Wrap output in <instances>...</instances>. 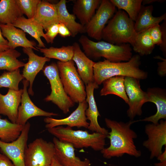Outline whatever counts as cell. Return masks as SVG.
<instances>
[{
	"mask_svg": "<svg viewBox=\"0 0 166 166\" xmlns=\"http://www.w3.org/2000/svg\"><path fill=\"white\" fill-rule=\"evenodd\" d=\"M140 58L139 55H132L128 61L114 62L105 59L95 63L93 67L94 80L98 85L110 77L123 76L139 80L148 77L147 72L140 69Z\"/></svg>",
	"mask_w": 166,
	"mask_h": 166,
	"instance_id": "2",
	"label": "cell"
},
{
	"mask_svg": "<svg viewBox=\"0 0 166 166\" xmlns=\"http://www.w3.org/2000/svg\"><path fill=\"white\" fill-rule=\"evenodd\" d=\"M17 4L23 14L28 19L33 18L40 0H16Z\"/></svg>",
	"mask_w": 166,
	"mask_h": 166,
	"instance_id": "35",
	"label": "cell"
},
{
	"mask_svg": "<svg viewBox=\"0 0 166 166\" xmlns=\"http://www.w3.org/2000/svg\"><path fill=\"white\" fill-rule=\"evenodd\" d=\"M1 52H2V51L0 50V53Z\"/></svg>",
	"mask_w": 166,
	"mask_h": 166,
	"instance_id": "47",
	"label": "cell"
},
{
	"mask_svg": "<svg viewBox=\"0 0 166 166\" xmlns=\"http://www.w3.org/2000/svg\"><path fill=\"white\" fill-rule=\"evenodd\" d=\"M24 126L14 123L0 116V140L10 142L16 140L20 135Z\"/></svg>",
	"mask_w": 166,
	"mask_h": 166,
	"instance_id": "31",
	"label": "cell"
},
{
	"mask_svg": "<svg viewBox=\"0 0 166 166\" xmlns=\"http://www.w3.org/2000/svg\"><path fill=\"white\" fill-rule=\"evenodd\" d=\"M162 33V44L160 46V49L162 51L163 55L166 56V20L163 21L160 25Z\"/></svg>",
	"mask_w": 166,
	"mask_h": 166,
	"instance_id": "38",
	"label": "cell"
},
{
	"mask_svg": "<svg viewBox=\"0 0 166 166\" xmlns=\"http://www.w3.org/2000/svg\"><path fill=\"white\" fill-rule=\"evenodd\" d=\"M48 132L59 140L71 144L74 148H90L95 151H101L105 148L107 136L87 131L75 130L67 126H59L48 128Z\"/></svg>",
	"mask_w": 166,
	"mask_h": 166,
	"instance_id": "4",
	"label": "cell"
},
{
	"mask_svg": "<svg viewBox=\"0 0 166 166\" xmlns=\"http://www.w3.org/2000/svg\"><path fill=\"white\" fill-rule=\"evenodd\" d=\"M30 124L27 122L21 132L15 140L5 142L0 140V149L2 153L12 162L14 166H25V155Z\"/></svg>",
	"mask_w": 166,
	"mask_h": 166,
	"instance_id": "9",
	"label": "cell"
},
{
	"mask_svg": "<svg viewBox=\"0 0 166 166\" xmlns=\"http://www.w3.org/2000/svg\"><path fill=\"white\" fill-rule=\"evenodd\" d=\"M119 10H125L129 18L136 21L142 6V0H110Z\"/></svg>",
	"mask_w": 166,
	"mask_h": 166,
	"instance_id": "33",
	"label": "cell"
},
{
	"mask_svg": "<svg viewBox=\"0 0 166 166\" xmlns=\"http://www.w3.org/2000/svg\"><path fill=\"white\" fill-rule=\"evenodd\" d=\"M155 46L150 35L148 29L137 33L132 45L134 51L138 53L140 56L150 54Z\"/></svg>",
	"mask_w": 166,
	"mask_h": 166,
	"instance_id": "32",
	"label": "cell"
},
{
	"mask_svg": "<svg viewBox=\"0 0 166 166\" xmlns=\"http://www.w3.org/2000/svg\"><path fill=\"white\" fill-rule=\"evenodd\" d=\"M144 130L148 139L143 145L150 152V159L157 157L163 152V146H166V121L161 120L156 124H147Z\"/></svg>",
	"mask_w": 166,
	"mask_h": 166,
	"instance_id": "12",
	"label": "cell"
},
{
	"mask_svg": "<svg viewBox=\"0 0 166 166\" xmlns=\"http://www.w3.org/2000/svg\"><path fill=\"white\" fill-rule=\"evenodd\" d=\"M153 10V7L152 5L147 6H141L134 23L135 30L136 33L147 30L152 26L159 24L162 21L166 20V13L160 16L155 17L152 15Z\"/></svg>",
	"mask_w": 166,
	"mask_h": 166,
	"instance_id": "24",
	"label": "cell"
},
{
	"mask_svg": "<svg viewBox=\"0 0 166 166\" xmlns=\"http://www.w3.org/2000/svg\"><path fill=\"white\" fill-rule=\"evenodd\" d=\"M23 92L22 95L21 105L18 110L16 123L24 126L30 118L36 116H45L51 117L57 116V113L45 111L37 107L32 101L27 90L29 82L25 79L22 81Z\"/></svg>",
	"mask_w": 166,
	"mask_h": 166,
	"instance_id": "13",
	"label": "cell"
},
{
	"mask_svg": "<svg viewBox=\"0 0 166 166\" xmlns=\"http://www.w3.org/2000/svg\"><path fill=\"white\" fill-rule=\"evenodd\" d=\"M57 64L64 90L72 101L79 103L86 100L85 87L74 61L72 60L66 62L58 61Z\"/></svg>",
	"mask_w": 166,
	"mask_h": 166,
	"instance_id": "6",
	"label": "cell"
},
{
	"mask_svg": "<svg viewBox=\"0 0 166 166\" xmlns=\"http://www.w3.org/2000/svg\"><path fill=\"white\" fill-rule=\"evenodd\" d=\"M66 2L65 0H61L55 4L59 23L63 24L68 28L73 37L79 34L86 33L85 26L77 22L75 15L69 12Z\"/></svg>",
	"mask_w": 166,
	"mask_h": 166,
	"instance_id": "23",
	"label": "cell"
},
{
	"mask_svg": "<svg viewBox=\"0 0 166 166\" xmlns=\"http://www.w3.org/2000/svg\"><path fill=\"white\" fill-rule=\"evenodd\" d=\"M78 41L84 53L89 58L96 59L103 57L111 62L128 61L132 56L129 44L116 45L105 41L94 42L82 35Z\"/></svg>",
	"mask_w": 166,
	"mask_h": 166,
	"instance_id": "3",
	"label": "cell"
},
{
	"mask_svg": "<svg viewBox=\"0 0 166 166\" xmlns=\"http://www.w3.org/2000/svg\"><path fill=\"white\" fill-rule=\"evenodd\" d=\"M105 121L111 131L107 137L109 139V146L101 151L104 158L121 157L125 154L137 158L141 156V152L137 149L134 142L137 134L131 128V125L137 121L130 120L125 123L106 118Z\"/></svg>",
	"mask_w": 166,
	"mask_h": 166,
	"instance_id": "1",
	"label": "cell"
},
{
	"mask_svg": "<svg viewBox=\"0 0 166 166\" xmlns=\"http://www.w3.org/2000/svg\"><path fill=\"white\" fill-rule=\"evenodd\" d=\"M58 34L64 38L71 36V34L69 30L61 23H58Z\"/></svg>",
	"mask_w": 166,
	"mask_h": 166,
	"instance_id": "40",
	"label": "cell"
},
{
	"mask_svg": "<svg viewBox=\"0 0 166 166\" xmlns=\"http://www.w3.org/2000/svg\"><path fill=\"white\" fill-rule=\"evenodd\" d=\"M148 29L150 37L155 45L160 46L162 44V33L159 24L154 25Z\"/></svg>",
	"mask_w": 166,
	"mask_h": 166,
	"instance_id": "36",
	"label": "cell"
},
{
	"mask_svg": "<svg viewBox=\"0 0 166 166\" xmlns=\"http://www.w3.org/2000/svg\"><path fill=\"white\" fill-rule=\"evenodd\" d=\"M37 49L43 53L44 57L50 59H57L62 62H66L72 60L74 54L72 45L62 46L60 48L51 47L49 48Z\"/></svg>",
	"mask_w": 166,
	"mask_h": 166,
	"instance_id": "30",
	"label": "cell"
},
{
	"mask_svg": "<svg viewBox=\"0 0 166 166\" xmlns=\"http://www.w3.org/2000/svg\"><path fill=\"white\" fill-rule=\"evenodd\" d=\"M154 58L162 60V61L157 63L158 67L157 71L159 76L161 77L165 76L166 74V59L163 58L159 56H156Z\"/></svg>",
	"mask_w": 166,
	"mask_h": 166,
	"instance_id": "39",
	"label": "cell"
},
{
	"mask_svg": "<svg viewBox=\"0 0 166 166\" xmlns=\"http://www.w3.org/2000/svg\"><path fill=\"white\" fill-rule=\"evenodd\" d=\"M50 166H63L58 161L55 156L53 158Z\"/></svg>",
	"mask_w": 166,
	"mask_h": 166,
	"instance_id": "45",
	"label": "cell"
},
{
	"mask_svg": "<svg viewBox=\"0 0 166 166\" xmlns=\"http://www.w3.org/2000/svg\"><path fill=\"white\" fill-rule=\"evenodd\" d=\"M55 156L53 142L37 138L27 147L25 155V166H50Z\"/></svg>",
	"mask_w": 166,
	"mask_h": 166,
	"instance_id": "8",
	"label": "cell"
},
{
	"mask_svg": "<svg viewBox=\"0 0 166 166\" xmlns=\"http://www.w3.org/2000/svg\"><path fill=\"white\" fill-rule=\"evenodd\" d=\"M165 1V0H142V4L143 5L150 4L155 2H162Z\"/></svg>",
	"mask_w": 166,
	"mask_h": 166,
	"instance_id": "44",
	"label": "cell"
},
{
	"mask_svg": "<svg viewBox=\"0 0 166 166\" xmlns=\"http://www.w3.org/2000/svg\"><path fill=\"white\" fill-rule=\"evenodd\" d=\"M157 159L160 162H162L166 161V146L163 152L159 155L157 157Z\"/></svg>",
	"mask_w": 166,
	"mask_h": 166,
	"instance_id": "43",
	"label": "cell"
},
{
	"mask_svg": "<svg viewBox=\"0 0 166 166\" xmlns=\"http://www.w3.org/2000/svg\"><path fill=\"white\" fill-rule=\"evenodd\" d=\"M155 166H166V161L154 164Z\"/></svg>",
	"mask_w": 166,
	"mask_h": 166,
	"instance_id": "46",
	"label": "cell"
},
{
	"mask_svg": "<svg viewBox=\"0 0 166 166\" xmlns=\"http://www.w3.org/2000/svg\"><path fill=\"white\" fill-rule=\"evenodd\" d=\"M146 102H151L156 105L157 111L152 115L138 121H148L156 124L161 120L166 119V91L165 89L159 87L148 88Z\"/></svg>",
	"mask_w": 166,
	"mask_h": 166,
	"instance_id": "18",
	"label": "cell"
},
{
	"mask_svg": "<svg viewBox=\"0 0 166 166\" xmlns=\"http://www.w3.org/2000/svg\"><path fill=\"white\" fill-rule=\"evenodd\" d=\"M72 45L74 54L72 60L76 64L77 73L86 85L94 81L93 67L95 62L91 60L82 52L78 43L75 42Z\"/></svg>",
	"mask_w": 166,
	"mask_h": 166,
	"instance_id": "19",
	"label": "cell"
},
{
	"mask_svg": "<svg viewBox=\"0 0 166 166\" xmlns=\"http://www.w3.org/2000/svg\"><path fill=\"white\" fill-rule=\"evenodd\" d=\"M13 25L29 34L35 39L38 43V47L45 48V44L41 39V37H43L47 42V38L44 32V29L42 26L33 18H27L23 16L18 18Z\"/></svg>",
	"mask_w": 166,
	"mask_h": 166,
	"instance_id": "26",
	"label": "cell"
},
{
	"mask_svg": "<svg viewBox=\"0 0 166 166\" xmlns=\"http://www.w3.org/2000/svg\"><path fill=\"white\" fill-rule=\"evenodd\" d=\"M9 49L7 40L4 38L1 30L0 22V50L2 51L6 50Z\"/></svg>",
	"mask_w": 166,
	"mask_h": 166,
	"instance_id": "41",
	"label": "cell"
},
{
	"mask_svg": "<svg viewBox=\"0 0 166 166\" xmlns=\"http://www.w3.org/2000/svg\"><path fill=\"white\" fill-rule=\"evenodd\" d=\"M101 2L100 0H77L73 6V14L81 24L85 26L95 14V10Z\"/></svg>",
	"mask_w": 166,
	"mask_h": 166,
	"instance_id": "25",
	"label": "cell"
},
{
	"mask_svg": "<svg viewBox=\"0 0 166 166\" xmlns=\"http://www.w3.org/2000/svg\"><path fill=\"white\" fill-rule=\"evenodd\" d=\"M137 33L134 22L124 11L119 10L103 30L102 39L113 45H133Z\"/></svg>",
	"mask_w": 166,
	"mask_h": 166,
	"instance_id": "5",
	"label": "cell"
},
{
	"mask_svg": "<svg viewBox=\"0 0 166 166\" xmlns=\"http://www.w3.org/2000/svg\"><path fill=\"white\" fill-rule=\"evenodd\" d=\"M53 142L55 148V157L63 166H90V160H82L76 156L75 148L70 143L62 141L54 137Z\"/></svg>",
	"mask_w": 166,
	"mask_h": 166,
	"instance_id": "15",
	"label": "cell"
},
{
	"mask_svg": "<svg viewBox=\"0 0 166 166\" xmlns=\"http://www.w3.org/2000/svg\"><path fill=\"white\" fill-rule=\"evenodd\" d=\"M21 55L15 49H9L0 53V70L11 71L24 66L25 63L17 58Z\"/></svg>",
	"mask_w": 166,
	"mask_h": 166,
	"instance_id": "29",
	"label": "cell"
},
{
	"mask_svg": "<svg viewBox=\"0 0 166 166\" xmlns=\"http://www.w3.org/2000/svg\"><path fill=\"white\" fill-rule=\"evenodd\" d=\"M115 7L110 0H101L96 14L85 26L86 33L88 36L97 40L102 39L103 30L115 12Z\"/></svg>",
	"mask_w": 166,
	"mask_h": 166,
	"instance_id": "11",
	"label": "cell"
},
{
	"mask_svg": "<svg viewBox=\"0 0 166 166\" xmlns=\"http://www.w3.org/2000/svg\"><path fill=\"white\" fill-rule=\"evenodd\" d=\"M1 29L3 37L7 39L9 49H15L18 47L30 48L38 51L35 43L28 40L25 32L12 24H1Z\"/></svg>",
	"mask_w": 166,
	"mask_h": 166,
	"instance_id": "21",
	"label": "cell"
},
{
	"mask_svg": "<svg viewBox=\"0 0 166 166\" xmlns=\"http://www.w3.org/2000/svg\"><path fill=\"white\" fill-rule=\"evenodd\" d=\"M43 72L49 82L51 90L50 94L45 98V101L52 102L63 113H67L75 103L64 90L57 64L52 63L46 65L43 69Z\"/></svg>",
	"mask_w": 166,
	"mask_h": 166,
	"instance_id": "7",
	"label": "cell"
},
{
	"mask_svg": "<svg viewBox=\"0 0 166 166\" xmlns=\"http://www.w3.org/2000/svg\"><path fill=\"white\" fill-rule=\"evenodd\" d=\"M88 103L86 100L78 103L77 108L68 117L61 119H56L51 117H46L44 121L46 124L47 129L59 126L66 125L72 128L76 127L87 128L89 123L87 121L85 112L88 108Z\"/></svg>",
	"mask_w": 166,
	"mask_h": 166,
	"instance_id": "14",
	"label": "cell"
},
{
	"mask_svg": "<svg viewBox=\"0 0 166 166\" xmlns=\"http://www.w3.org/2000/svg\"><path fill=\"white\" fill-rule=\"evenodd\" d=\"M33 18L46 31L52 25L59 23L55 4L41 1Z\"/></svg>",
	"mask_w": 166,
	"mask_h": 166,
	"instance_id": "22",
	"label": "cell"
},
{
	"mask_svg": "<svg viewBox=\"0 0 166 166\" xmlns=\"http://www.w3.org/2000/svg\"><path fill=\"white\" fill-rule=\"evenodd\" d=\"M0 166H14L11 161L3 154H0Z\"/></svg>",
	"mask_w": 166,
	"mask_h": 166,
	"instance_id": "42",
	"label": "cell"
},
{
	"mask_svg": "<svg viewBox=\"0 0 166 166\" xmlns=\"http://www.w3.org/2000/svg\"><path fill=\"white\" fill-rule=\"evenodd\" d=\"M140 80L133 77H124L125 90L128 100L129 108L127 113L132 121L136 116L141 115L142 107L146 103V92L141 89Z\"/></svg>",
	"mask_w": 166,
	"mask_h": 166,
	"instance_id": "10",
	"label": "cell"
},
{
	"mask_svg": "<svg viewBox=\"0 0 166 166\" xmlns=\"http://www.w3.org/2000/svg\"><path fill=\"white\" fill-rule=\"evenodd\" d=\"M24 79L19 69L11 71H4L0 75V88L5 87L18 90L19 84Z\"/></svg>",
	"mask_w": 166,
	"mask_h": 166,
	"instance_id": "34",
	"label": "cell"
},
{
	"mask_svg": "<svg viewBox=\"0 0 166 166\" xmlns=\"http://www.w3.org/2000/svg\"><path fill=\"white\" fill-rule=\"evenodd\" d=\"M99 85L94 81L85 85L86 93V101L88 106L85 112V115L87 120L89 121L88 129L90 131L101 133L108 136V130L101 127L98 121V118L101 115L98 110L94 96L95 89L99 88Z\"/></svg>",
	"mask_w": 166,
	"mask_h": 166,
	"instance_id": "16",
	"label": "cell"
},
{
	"mask_svg": "<svg viewBox=\"0 0 166 166\" xmlns=\"http://www.w3.org/2000/svg\"><path fill=\"white\" fill-rule=\"evenodd\" d=\"M23 51L28 55V61L24 65L22 75L24 79L29 82L28 93L33 96L34 92L32 88L33 85L35 77L43 69L45 63L50 61V59L38 55L30 48H23Z\"/></svg>",
	"mask_w": 166,
	"mask_h": 166,
	"instance_id": "17",
	"label": "cell"
},
{
	"mask_svg": "<svg viewBox=\"0 0 166 166\" xmlns=\"http://www.w3.org/2000/svg\"><path fill=\"white\" fill-rule=\"evenodd\" d=\"M124 79V76H117L105 80L102 83L103 86L100 95H115L121 98L128 104V100L125 90Z\"/></svg>",
	"mask_w": 166,
	"mask_h": 166,
	"instance_id": "27",
	"label": "cell"
},
{
	"mask_svg": "<svg viewBox=\"0 0 166 166\" xmlns=\"http://www.w3.org/2000/svg\"><path fill=\"white\" fill-rule=\"evenodd\" d=\"M16 0L0 1V22L1 24H12L23 16Z\"/></svg>",
	"mask_w": 166,
	"mask_h": 166,
	"instance_id": "28",
	"label": "cell"
},
{
	"mask_svg": "<svg viewBox=\"0 0 166 166\" xmlns=\"http://www.w3.org/2000/svg\"><path fill=\"white\" fill-rule=\"evenodd\" d=\"M45 35L47 38L48 43H52L55 38L58 34V23L50 26L46 31Z\"/></svg>",
	"mask_w": 166,
	"mask_h": 166,
	"instance_id": "37",
	"label": "cell"
},
{
	"mask_svg": "<svg viewBox=\"0 0 166 166\" xmlns=\"http://www.w3.org/2000/svg\"><path fill=\"white\" fill-rule=\"evenodd\" d=\"M22 92V89L18 90L9 89L5 95L0 93V114L7 116L14 123H16Z\"/></svg>",
	"mask_w": 166,
	"mask_h": 166,
	"instance_id": "20",
	"label": "cell"
}]
</instances>
